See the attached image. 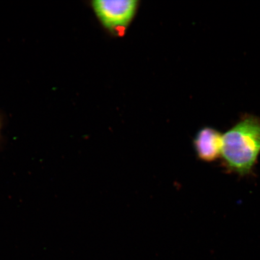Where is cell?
I'll return each instance as SVG.
<instances>
[{"instance_id": "6da1fadb", "label": "cell", "mask_w": 260, "mask_h": 260, "mask_svg": "<svg viewBox=\"0 0 260 260\" xmlns=\"http://www.w3.org/2000/svg\"><path fill=\"white\" fill-rule=\"evenodd\" d=\"M260 154V118L245 114L222 136V155L226 170L240 176L252 173Z\"/></svg>"}, {"instance_id": "7a4b0ae2", "label": "cell", "mask_w": 260, "mask_h": 260, "mask_svg": "<svg viewBox=\"0 0 260 260\" xmlns=\"http://www.w3.org/2000/svg\"><path fill=\"white\" fill-rule=\"evenodd\" d=\"M92 6L97 18L104 27L112 34L121 37L125 34L134 18L138 2L136 0H96L92 2Z\"/></svg>"}, {"instance_id": "3957f363", "label": "cell", "mask_w": 260, "mask_h": 260, "mask_svg": "<svg viewBox=\"0 0 260 260\" xmlns=\"http://www.w3.org/2000/svg\"><path fill=\"white\" fill-rule=\"evenodd\" d=\"M222 136L217 129L209 126L199 130L193 142L198 158L207 162L219 159L222 155Z\"/></svg>"}, {"instance_id": "277c9868", "label": "cell", "mask_w": 260, "mask_h": 260, "mask_svg": "<svg viewBox=\"0 0 260 260\" xmlns=\"http://www.w3.org/2000/svg\"><path fill=\"white\" fill-rule=\"evenodd\" d=\"M4 125V119H3V116L0 115V145L2 142V129Z\"/></svg>"}]
</instances>
